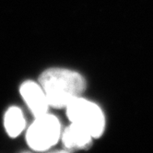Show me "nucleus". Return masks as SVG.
<instances>
[{
  "label": "nucleus",
  "instance_id": "f257e3e1",
  "mask_svg": "<svg viewBox=\"0 0 153 153\" xmlns=\"http://www.w3.org/2000/svg\"><path fill=\"white\" fill-rule=\"evenodd\" d=\"M39 83L45 92L50 107L65 108L86 90L83 76L67 68H53L43 71Z\"/></svg>",
  "mask_w": 153,
  "mask_h": 153
},
{
  "label": "nucleus",
  "instance_id": "f03ea898",
  "mask_svg": "<svg viewBox=\"0 0 153 153\" xmlns=\"http://www.w3.org/2000/svg\"><path fill=\"white\" fill-rule=\"evenodd\" d=\"M70 123L85 129L93 137H100L105 129V116L96 103L83 98H76L65 108Z\"/></svg>",
  "mask_w": 153,
  "mask_h": 153
},
{
  "label": "nucleus",
  "instance_id": "7ed1b4c3",
  "mask_svg": "<svg viewBox=\"0 0 153 153\" xmlns=\"http://www.w3.org/2000/svg\"><path fill=\"white\" fill-rule=\"evenodd\" d=\"M59 120L49 113L35 117L27 130L28 146L35 151H45L54 146L61 137Z\"/></svg>",
  "mask_w": 153,
  "mask_h": 153
},
{
  "label": "nucleus",
  "instance_id": "20e7f679",
  "mask_svg": "<svg viewBox=\"0 0 153 153\" xmlns=\"http://www.w3.org/2000/svg\"><path fill=\"white\" fill-rule=\"evenodd\" d=\"M19 92L30 111L35 117L48 113L50 105L40 83L31 80L25 81L20 86Z\"/></svg>",
  "mask_w": 153,
  "mask_h": 153
},
{
  "label": "nucleus",
  "instance_id": "39448f33",
  "mask_svg": "<svg viewBox=\"0 0 153 153\" xmlns=\"http://www.w3.org/2000/svg\"><path fill=\"white\" fill-rule=\"evenodd\" d=\"M61 138L65 149L68 151L89 149L93 140V137L88 131L72 123L62 132Z\"/></svg>",
  "mask_w": 153,
  "mask_h": 153
},
{
  "label": "nucleus",
  "instance_id": "423d86ee",
  "mask_svg": "<svg viewBox=\"0 0 153 153\" xmlns=\"http://www.w3.org/2000/svg\"><path fill=\"white\" fill-rule=\"evenodd\" d=\"M4 126L10 137H17L19 136L26 126V120L22 111L16 106L8 108L5 114Z\"/></svg>",
  "mask_w": 153,
  "mask_h": 153
}]
</instances>
